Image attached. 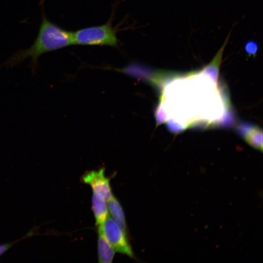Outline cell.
I'll return each instance as SVG.
<instances>
[{
	"label": "cell",
	"instance_id": "5",
	"mask_svg": "<svg viewBox=\"0 0 263 263\" xmlns=\"http://www.w3.org/2000/svg\"><path fill=\"white\" fill-rule=\"evenodd\" d=\"M92 209L97 226L101 225L108 217L109 210L106 200L99 194L93 192Z\"/></svg>",
	"mask_w": 263,
	"mask_h": 263
},
{
	"label": "cell",
	"instance_id": "7",
	"mask_svg": "<svg viewBox=\"0 0 263 263\" xmlns=\"http://www.w3.org/2000/svg\"><path fill=\"white\" fill-rule=\"evenodd\" d=\"M107 202L108 210L111 214V217L121 229L127 234L128 227L125 216L119 201L113 195Z\"/></svg>",
	"mask_w": 263,
	"mask_h": 263
},
{
	"label": "cell",
	"instance_id": "8",
	"mask_svg": "<svg viewBox=\"0 0 263 263\" xmlns=\"http://www.w3.org/2000/svg\"><path fill=\"white\" fill-rule=\"evenodd\" d=\"M248 130L243 133L245 140L252 147L256 149V138L259 140V134H262V130L255 126H249Z\"/></svg>",
	"mask_w": 263,
	"mask_h": 263
},
{
	"label": "cell",
	"instance_id": "4",
	"mask_svg": "<svg viewBox=\"0 0 263 263\" xmlns=\"http://www.w3.org/2000/svg\"><path fill=\"white\" fill-rule=\"evenodd\" d=\"M105 168L86 171L81 177V182L90 186L93 192L102 196L107 201L113 195L110 178L106 176Z\"/></svg>",
	"mask_w": 263,
	"mask_h": 263
},
{
	"label": "cell",
	"instance_id": "2",
	"mask_svg": "<svg viewBox=\"0 0 263 263\" xmlns=\"http://www.w3.org/2000/svg\"><path fill=\"white\" fill-rule=\"evenodd\" d=\"M74 44L115 47L118 40L115 29L109 21L102 25L88 27L73 32Z\"/></svg>",
	"mask_w": 263,
	"mask_h": 263
},
{
	"label": "cell",
	"instance_id": "9",
	"mask_svg": "<svg viewBox=\"0 0 263 263\" xmlns=\"http://www.w3.org/2000/svg\"><path fill=\"white\" fill-rule=\"evenodd\" d=\"M246 50L248 53L253 54L256 51L257 46L255 43L250 42L247 44Z\"/></svg>",
	"mask_w": 263,
	"mask_h": 263
},
{
	"label": "cell",
	"instance_id": "3",
	"mask_svg": "<svg viewBox=\"0 0 263 263\" xmlns=\"http://www.w3.org/2000/svg\"><path fill=\"white\" fill-rule=\"evenodd\" d=\"M99 228L115 252L136 260L132 246L126 233L110 215Z\"/></svg>",
	"mask_w": 263,
	"mask_h": 263
},
{
	"label": "cell",
	"instance_id": "6",
	"mask_svg": "<svg viewBox=\"0 0 263 263\" xmlns=\"http://www.w3.org/2000/svg\"><path fill=\"white\" fill-rule=\"evenodd\" d=\"M97 233L98 261L102 263H112L115 251L101 230L98 228H97Z\"/></svg>",
	"mask_w": 263,
	"mask_h": 263
},
{
	"label": "cell",
	"instance_id": "1",
	"mask_svg": "<svg viewBox=\"0 0 263 263\" xmlns=\"http://www.w3.org/2000/svg\"><path fill=\"white\" fill-rule=\"evenodd\" d=\"M41 21L38 35L31 47L18 50L2 65L11 69L19 65L25 59L30 58V68L33 75L37 73L39 58L43 54L74 44L73 32L66 30L49 20L45 14L43 1Z\"/></svg>",
	"mask_w": 263,
	"mask_h": 263
}]
</instances>
